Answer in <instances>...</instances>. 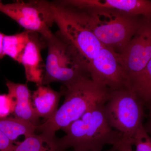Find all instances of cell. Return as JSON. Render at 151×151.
<instances>
[{"mask_svg":"<svg viewBox=\"0 0 151 151\" xmlns=\"http://www.w3.org/2000/svg\"><path fill=\"white\" fill-rule=\"evenodd\" d=\"M88 70L93 81L111 91L126 88L127 78L121 56L107 47L103 46L98 56L89 63Z\"/></svg>","mask_w":151,"mask_h":151,"instance_id":"8","label":"cell"},{"mask_svg":"<svg viewBox=\"0 0 151 151\" xmlns=\"http://www.w3.org/2000/svg\"><path fill=\"white\" fill-rule=\"evenodd\" d=\"M58 32L69 41L88 63L100 53L103 45L89 29L80 9L59 2H51Z\"/></svg>","mask_w":151,"mask_h":151,"instance_id":"5","label":"cell"},{"mask_svg":"<svg viewBox=\"0 0 151 151\" xmlns=\"http://www.w3.org/2000/svg\"><path fill=\"white\" fill-rule=\"evenodd\" d=\"M131 142L136 147L135 151H151V137L143 125L137 130Z\"/></svg>","mask_w":151,"mask_h":151,"instance_id":"18","label":"cell"},{"mask_svg":"<svg viewBox=\"0 0 151 151\" xmlns=\"http://www.w3.org/2000/svg\"><path fill=\"white\" fill-rule=\"evenodd\" d=\"M144 106L131 90L124 88L112 91L104 107L111 128L122 135V139L131 141L143 125Z\"/></svg>","mask_w":151,"mask_h":151,"instance_id":"6","label":"cell"},{"mask_svg":"<svg viewBox=\"0 0 151 151\" xmlns=\"http://www.w3.org/2000/svg\"><path fill=\"white\" fill-rule=\"evenodd\" d=\"M1 1H0V5H1Z\"/></svg>","mask_w":151,"mask_h":151,"instance_id":"25","label":"cell"},{"mask_svg":"<svg viewBox=\"0 0 151 151\" xmlns=\"http://www.w3.org/2000/svg\"><path fill=\"white\" fill-rule=\"evenodd\" d=\"M15 102L9 94H0V118H6L14 111Z\"/></svg>","mask_w":151,"mask_h":151,"instance_id":"19","label":"cell"},{"mask_svg":"<svg viewBox=\"0 0 151 151\" xmlns=\"http://www.w3.org/2000/svg\"><path fill=\"white\" fill-rule=\"evenodd\" d=\"M43 40L48 53L42 85L58 82L67 86L83 77L90 76L86 60L58 31Z\"/></svg>","mask_w":151,"mask_h":151,"instance_id":"4","label":"cell"},{"mask_svg":"<svg viewBox=\"0 0 151 151\" xmlns=\"http://www.w3.org/2000/svg\"><path fill=\"white\" fill-rule=\"evenodd\" d=\"M61 90L65 96L63 105L52 118L37 126V130L49 140L56 137L57 131L66 128L97 105L105 104L112 91L90 76L63 86Z\"/></svg>","mask_w":151,"mask_h":151,"instance_id":"1","label":"cell"},{"mask_svg":"<svg viewBox=\"0 0 151 151\" xmlns=\"http://www.w3.org/2000/svg\"><path fill=\"white\" fill-rule=\"evenodd\" d=\"M30 32H23L14 35H5L3 39L4 55L10 57L21 64L22 58L29 40Z\"/></svg>","mask_w":151,"mask_h":151,"instance_id":"16","label":"cell"},{"mask_svg":"<svg viewBox=\"0 0 151 151\" xmlns=\"http://www.w3.org/2000/svg\"><path fill=\"white\" fill-rule=\"evenodd\" d=\"M104 106L97 105L63 129L65 136L55 139L58 151H102L107 145H117L123 137L109 125Z\"/></svg>","mask_w":151,"mask_h":151,"instance_id":"2","label":"cell"},{"mask_svg":"<svg viewBox=\"0 0 151 151\" xmlns=\"http://www.w3.org/2000/svg\"><path fill=\"white\" fill-rule=\"evenodd\" d=\"M65 5L80 9H108L151 21V1L149 0H68L60 1Z\"/></svg>","mask_w":151,"mask_h":151,"instance_id":"10","label":"cell"},{"mask_svg":"<svg viewBox=\"0 0 151 151\" xmlns=\"http://www.w3.org/2000/svg\"><path fill=\"white\" fill-rule=\"evenodd\" d=\"M126 88L131 90L144 106L151 105V59L142 70L127 78Z\"/></svg>","mask_w":151,"mask_h":151,"instance_id":"14","label":"cell"},{"mask_svg":"<svg viewBox=\"0 0 151 151\" xmlns=\"http://www.w3.org/2000/svg\"><path fill=\"white\" fill-rule=\"evenodd\" d=\"M150 105H149V106H150ZM147 107H148V106H147Z\"/></svg>","mask_w":151,"mask_h":151,"instance_id":"26","label":"cell"},{"mask_svg":"<svg viewBox=\"0 0 151 151\" xmlns=\"http://www.w3.org/2000/svg\"><path fill=\"white\" fill-rule=\"evenodd\" d=\"M37 126L17 117L0 118V130L13 142L20 135L26 138L35 134Z\"/></svg>","mask_w":151,"mask_h":151,"instance_id":"15","label":"cell"},{"mask_svg":"<svg viewBox=\"0 0 151 151\" xmlns=\"http://www.w3.org/2000/svg\"><path fill=\"white\" fill-rule=\"evenodd\" d=\"M147 107L148 108L149 111L148 119L146 126H144V127L146 131L151 137V105Z\"/></svg>","mask_w":151,"mask_h":151,"instance_id":"22","label":"cell"},{"mask_svg":"<svg viewBox=\"0 0 151 151\" xmlns=\"http://www.w3.org/2000/svg\"><path fill=\"white\" fill-rule=\"evenodd\" d=\"M38 34L30 32L29 40L23 55L21 64L24 67L27 80L37 84L42 85L45 64L41 51L44 45Z\"/></svg>","mask_w":151,"mask_h":151,"instance_id":"11","label":"cell"},{"mask_svg":"<svg viewBox=\"0 0 151 151\" xmlns=\"http://www.w3.org/2000/svg\"><path fill=\"white\" fill-rule=\"evenodd\" d=\"M120 56L127 81L144 69L151 59V21L144 20Z\"/></svg>","mask_w":151,"mask_h":151,"instance_id":"9","label":"cell"},{"mask_svg":"<svg viewBox=\"0 0 151 151\" xmlns=\"http://www.w3.org/2000/svg\"><path fill=\"white\" fill-rule=\"evenodd\" d=\"M13 151H59L53 140L50 141L41 134L30 135L14 145Z\"/></svg>","mask_w":151,"mask_h":151,"instance_id":"17","label":"cell"},{"mask_svg":"<svg viewBox=\"0 0 151 151\" xmlns=\"http://www.w3.org/2000/svg\"><path fill=\"white\" fill-rule=\"evenodd\" d=\"M0 12L13 19L26 30L40 35L43 39L53 34L51 28L55 23L50 2L45 1H17L0 5Z\"/></svg>","mask_w":151,"mask_h":151,"instance_id":"7","label":"cell"},{"mask_svg":"<svg viewBox=\"0 0 151 151\" xmlns=\"http://www.w3.org/2000/svg\"><path fill=\"white\" fill-rule=\"evenodd\" d=\"M106 151H117V147L116 146H112L111 148Z\"/></svg>","mask_w":151,"mask_h":151,"instance_id":"24","label":"cell"},{"mask_svg":"<svg viewBox=\"0 0 151 151\" xmlns=\"http://www.w3.org/2000/svg\"><path fill=\"white\" fill-rule=\"evenodd\" d=\"M4 35H5L4 34L0 32V60L3 58L5 56L3 52V39Z\"/></svg>","mask_w":151,"mask_h":151,"instance_id":"23","label":"cell"},{"mask_svg":"<svg viewBox=\"0 0 151 151\" xmlns=\"http://www.w3.org/2000/svg\"><path fill=\"white\" fill-rule=\"evenodd\" d=\"M6 85L9 93L15 102L14 113L16 117L38 125L39 117L36 113L31 102V93L27 84L16 83L6 80Z\"/></svg>","mask_w":151,"mask_h":151,"instance_id":"12","label":"cell"},{"mask_svg":"<svg viewBox=\"0 0 151 151\" xmlns=\"http://www.w3.org/2000/svg\"><path fill=\"white\" fill-rule=\"evenodd\" d=\"M89 29L104 46L122 55L141 24L137 16L108 9H80Z\"/></svg>","mask_w":151,"mask_h":151,"instance_id":"3","label":"cell"},{"mask_svg":"<svg viewBox=\"0 0 151 151\" xmlns=\"http://www.w3.org/2000/svg\"><path fill=\"white\" fill-rule=\"evenodd\" d=\"M14 145L0 130V151H13Z\"/></svg>","mask_w":151,"mask_h":151,"instance_id":"20","label":"cell"},{"mask_svg":"<svg viewBox=\"0 0 151 151\" xmlns=\"http://www.w3.org/2000/svg\"><path fill=\"white\" fill-rule=\"evenodd\" d=\"M63 95L62 90L56 92L49 86H37L32 95L34 108L39 118L47 120L51 119L57 111L60 100Z\"/></svg>","mask_w":151,"mask_h":151,"instance_id":"13","label":"cell"},{"mask_svg":"<svg viewBox=\"0 0 151 151\" xmlns=\"http://www.w3.org/2000/svg\"><path fill=\"white\" fill-rule=\"evenodd\" d=\"M116 146L117 151H135L133 150V145L131 141L128 140L122 139Z\"/></svg>","mask_w":151,"mask_h":151,"instance_id":"21","label":"cell"}]
</instances>
